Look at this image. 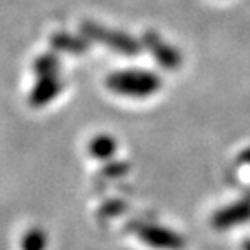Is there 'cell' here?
Here are the masks:
<instances>
[{
	"label": "cell",
	"mask_w": 250,
	"mask_h": 250,
	"mask_svg": "<svg viewBox=\"0 0 250 250\" xmlns=\"http://www.w3.org/2000/svg\"><path fill=\"white\" fill-rule=\"evenodd\" d=\"M61 68V61L54 52H47L35 59L33 62V70H35L37 77H56Z\"/></svg>",
	"instance_id": "52a82bcc"
},
{
	"label": "cell",
	"mask_w": 250,
	"mask_h": 250,
	"mask_svg": "<svg viewBox=\"0 0 250 250\" xmlns=\"http://www.w3.org/2000/svg\"><path fill=\"white\" fill-rule=\"evenodd\" d=\"M115 149H117V143H115L113 137L109 136H98L94 137L92 143H90V153H92V156L99 158V160L113 156Z\"/></svg>",
	"instance_id": "ba28073f"
},
{
	"label": "cell",
	"mask_w": 250,
	"mask_h": 250,
	"mask_svg": "<svg viewBox=\"0 0 250 250\" xmlns=\"http://www.w3.org/2000/svg\"><path fill=\"white\" fill-rule=\"evenodd\" d=\"M141 43H143V47H146L151 52V56L156 59V62L160 66L167 68V70H177L183 64V58H181L179 52L172 45H168L155 31H146L145 35H143Z\"/></svg>",
	"instance_id": "3957f363"
},
{
	"label": "cell",
	"mask_w": 250,
	"mask_h": 250,
	"mask_svg": "<svg viewBox=\"0 0 250 250\" xmlns=\"http://www.w3.org/2000/svg\"><path fill=\"white\" fill-rule=\"evenodd\" d=\"M106 85L113 92L132 98H146L160 89V77L145 70H125L111 73L106 78Z\"/></svg>",
	"instance_id": "6da1fadb"
},
{
	"label": "cell",
	"mask_w": 250,
	"mask_h": 250,
	"mask_svg": "<svg viewBox=\"0 0 250 250\" xmlns=\"http://www.w3.org/2000/svg\"><path fill=\"white\" fill-rule=\"evenodd\" d=\"M80 31L89 42L103 43L108 49H113L115 52H120V54L129 56V58L137 56L143 49V43L129 33L118 30H108L103 24L94 23V21H82Z\"/></svg>",
	"instance_id": "7a4b0ae2"
},
{
	"label": "cell",
	"mask_w": 250,
	"mask_h": 250,
	"mask_svg": "<svg viewBox=\"0 0 250 250\" xmlns=\"http://www.w3.org/2000/svg\"><path fill=\"white\" fill-rule=\"evenodd\" d=\"M43 243H45L43 233L35 229L26 234V238H24V242H23V250H42Z\"/></svg>",
	"instance_id": "9c48e42d"
},
{
	"label": "cell",
	"mask_w": 250,
	"mask_h": 250,
	"mask_svg": "<svg viewBox=\"0 0 250 250\" xmlns=\"http://www.w3.org/2000/svg\"><path fill=\"white\" fill-rule=\"evenodd\" d=\"M89 40L85 37H77L66 33V31H58L51 37V45L54 51L58 52H66V54H83L89 51Z\"/></svg>",
	"instance_id": "5b68a950"
},
{
	"label": "cell",
	"mask_w": 250,
	"mask_h": 250,
	"mask_svg": "<svg viewBox=\"0 0 250 250\" xmlns=\"http://www.w3.org/2000/svg\"><path fill=\"white\" fill-rule=\"evenodd\" d=\"M139 238L146 242L148 245L156 247V249H177L181 245V240L170 231L162 229V228L145 226L139 231Z\"/></svg>",
	"instance_id": "8992f818"
},
{
	"label": "cell",
	"mask_w": 250,
	"mask_h": 250,
	"mask_svg": "<svg viewBox=\"0 0 250 250\" xmlns=\"http://www.w3.org/2000/svg\"><path fill=\"white\" fill-rule=\"evenodd\" d=\"M62 83L59 77H39L35 87L31 89L30 94V103L33 106H43L47 103H51L52 99L61 92Z\"/></svg>",
	"instance_id": "277c9868"
}]
</instances>
